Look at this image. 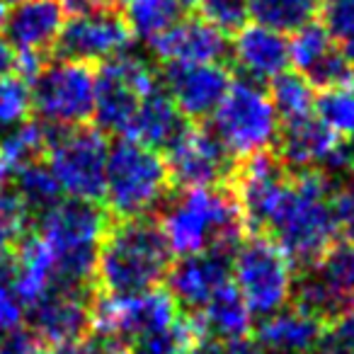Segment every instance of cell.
<instances>
[{
	"label": "cell",
	"mask_w": 354,
	"mask_h": 354,
	"mask_svg": "<svg viewBox=\"0 0 354 354\" xmlns=\"http://www.w3.org/2000/svg\"><path fill=\"white\" fill-rule=\"evenodd\" d=\"M158 226L170 252L180 257L207 250L233 257L245 233L236 194L223 185L187 187L172 199H165Z\"/></svg>",
	"instance_id": "1"
},
{
	"label": "cell",
	"mask_w": 354,
	"mask_h": 354,
	"mask_svg": "<svg viewBox=\"0 0 354 354\" xmlns=\"http://www.w3.org/2000/svg\"><path fill=\"white\" fill-rule=\"evenodd\" d=\"M160 226L143 218H124L107 228L97 250L95 279L104 294L129 296L156 289L172 265Z\"/></svg>",
	"instance_id": "2"
},
{
	"label": "cell",
	"mask_w": 354,
	"mask_h": 354,
	"mask_svg": "<svg viewBox=\"0 0 354 354\" xmlns=\"http://www.w3.org/2000/svg\"><path fill=\"white\" fill-rule=\"evenodd\" d=\"M330 175L325 172H296L286 199L272 223V241L291 260L294 267L318 265L335 245L333 214H330Z\"/></svg>",
	"instance_id": "3"
},
{
	"label": "cell",
	"mask_w": 354,
	"mask_h": 354,
	"mask_svg": "<svg viewBox=\"0 0 354 354\" xmlns=\"http://www.w3.org/2000/svg\"><path fill=\"white\" fill-rule=\"evenodd\" d=\"M107 228V214L97 202L59 199L41 214L37 233L54 255V286L85 289L95 279L97 250Z\"/></svg>",
	"instance_id": "4"
},
{
	"label": "cell",
	"mask_w": 354,
	"mask_h": 354,
	"mask_svg": "<svg viewBox=\"0 0 354 354\" xmlns=\"http://www.w3.org/2000/svg\"><path fill=\"white\" fill-rule=\"evenodd\" d=\"M170 192L165 158L153 148L122 136L107 153L104 194L117 218H143L162 207Z\"/></svg>",
	"instance_id": "5"
},
{
	"label": "cell",
	"mask_w": 354,
	"mask_h": 354,
	"mask_svg": "<svg viewBox=\"0 0 354 354\" xmlns=\"http://www.w3.org/2000/svg\"><path fill=\"white\" fill-rule=\"evenodd\" d=\"M231 284L252 315H272L294 299L296 267L272 238H243L231 257Z\"/></svg>",
	"instance_id": "6"
},
{
	"label": "cell",
	"mask_w": 354,
	"mask_h": 354,
	"mask_svg": "<svg viewBox=\"0 0 354 354\" xmlns=\"http://www.w3.org/2000/svg\"><path fill=\"white\" fill-rule=\"evenodd\" d=\"M281 119L262 85L252 80L231 83L212 114V131L231 158L267 153L277 143Z\"/></svg>",
	"instance_id": "7"
},
{
	"label": "cell",
	"mask_w": 354,
	"mask_h": 354,
	"mask_svg": "<svg viewBox=\"0 0 354 354\" xmlns=\"http://www.w3.org/2000/svg\"><path fill=\"white\" fill-rule=\"evenodd\" d=\"M46 165L54 172L61 194L80 202H100L107 175V138L95 127L51 129Z\"/></svg>",
	"instance_id": "8"
},
{
	"label": "cell",
	"mask_w": 354,
	"mask_h": 354,
	"mask_svg": "<svg viewBox=\"0 0 354 354\" xmlns=\"http://www.w3.org/2000/svg\"><path fill=\"white\" fill-rule=\"evenodd\" d=\"M95 71L90 64L56 59L44 61L30 78L32 112L49 129L83 127L95 107Z\"/></svg>",
	"instance_id": "9"
},
{
	"label": "cell",
	"mask_w": 354,
	"mask_h": 354,
	"mask_svg": "<svg viewBox=\"0 0 354 354\" xmlns=\"http://www.w3.org/2000/svg\"><path fill=\"white\" fill-rule=\"evenodd\" d=\"M95 80L93 122L102 133L127 136L138 102L158 88V71L138 51H122L104 61Z\"/></svg>",
	"instance_id": "10"
},
{
	"label": "cell",
	"mask_w": 354,
	"mask_h": 354,
	"mask_svg": "<svg viewBox=\"0 0 354 354\" xmlns=\"http://www.w3.org/2000/svg\"><path fill=\"white\" fill-rule=\"evenodd\" d=\"M180 320V306L167 291L148 289L141 294H102L93 301V328L100 339L133 347L146 337L165 333Z\"/></svg>",
	"instance_id": "11"
},
{
	"label": "cell",
	"mask_w": 354,
	"mask_h": 354,
	"mask_svg": "<svg viewBox=\"0 0 354 354\" xmlns=\"http://www.w3.org/2000/svg\"><path fill=\"white\" fill-rule=\"evenodd\" d=\"M131 44V30L112 3H100L80 12H71L56 41L59 59L80 64H104Z\"/></svg>",
	"instance_id": "12"
},
{
	"label": "cell",
	"mask_w": 354,
	"mask_h": 354,
	"mask_svg": "<svg viewBox=\"0 0 354 354\" xmlns=\"http://www.w3.org/2000/svg\"><path fill=\"white\" fill-rule=\"evenodd\" d=\"M64 22L66 8L61 0H25L6 12L3 37L17 54V71L25 78H32L46 61V54L56 49Z\"/></svg>",
	"instance_id": "13"
},
{
	"label": "cell",
	"mask_w": 354,
	"mask_h": 354,
	"mask_svg": "<svg viewBox=\"0 0 354 354\" xmlns=\"http://www.w3.org/2000/svg\"><path fill=\"white\" fill-rule=\"evenodd\" d=\"M291 177L279 158L270 153H257L245 158L236 172V202L243 223L252 233H270L277 214L289 192Z\"/></svg>",
	"instance_id": "14"
},
{
	"label": "cell",
	"mask_w": 354,
	"mask_h": 354,
	"mask_svg": "<svg viewBox=\"0 0 354 354\" xmlns=\"http://www.w3.org/2000/svg\"><path fill=\"white\" fill-rule=\"evenodd\" d=\"M165 151L170 185H177L183 189L223 185L233 170L231 153L221 146L212 129L187 124Z\"/></svg>",
	"instance_id": "15"
},
{
	"label": "cell",
	"mask_w": 354,
	"mask_h": 354,
	"mask_svg": "<svg viewBox=\"0 0 354 354\" xmlns=\"http://www.w3.org/2000/svg\"><path fill=\"white\" fill-rule=\"evenodd\" d=\"M279 162L296 172H325L333 175L352 165L344 138L335 136L315 114L284 122L277 136Z\"/></svg>",
	"instance_id": "16"
},
{
	"label": "cell",
	"mask_w": 354,
	"mask_h": 354,
	"mask_svg": "<svg viewBox=\"0 0 354 354\" xmlns=\"http://www.w3.org/2000/svg\"><path fill=\"white\" fill-rule=\"evenodd\" d=\"M25 310L30 330L46 347L80 342L93 328V301L85 289L51 286Z\"/></svg>",
	"instance_id": "17"
},
{
	"label": "cell",
	"mask_w": 354,
	"mask_h": 354,
	"mask_svg": "<svg viewBox=\"0 0 354 354\" xmlns=\"http://www.w3.org/2000/svg\"><path fill=\"white\" fill-rule=\"evenodd\" d=\"M231 73L221 64H165L162 85L185 119H207L231 88Z\"/></svg>",
	"instance_id": "18"
},
{
	"label": "cell",
	"mask_w": 354,
	"mask_h": 354,
	"mask_svg": "<svg viewBox=\"0 0 354 354\" xmlns=\"http://www.w3.org/2000/svg\"><path fill=\"white\" fill-rule=\"evenodd\" d=\"M291 35L294 37L289 39V61L296 73H301L313 88L320 90L347 85L352 66L347 56L337 49L325 25L313 20Z\"/></svg>",
	"instance_id": "19"
},
{
	"label": "cell",
	"mask_w": 354,
	"mask_h": 354,
	"mask_svg": "<svg viewBox=\"0 0 354 354\" xmlns=\"http://www.w3.org/2000/svg\"><path fill=\"white\" fill-rule=\"evenodd\" d=\"M167 294L183 308L199 310L231 284V255L216 250L185 255L165 274Z\"/></svg>",
	"instance_id": "20"
},
{
	"label": "cell",
	"mask_w": 354,
	"mask_h": 354,
	"mask_svg": "<svg viewBox=\"0 0 354 354\" xmlns=\"http://www.w3.org/2000/svg\"><path fill=\"white\" fill-rule=\"evenodd\" d=\"M228 54H231L233 66L243 75V80H252L257 85L272 83L277 75L286 73L291 66L286 35L270 30L260 22L243 25L236 32V39H233Z\"/></svg>",
	"instance_id": "21"
},
{
	"label": "cell",
	"mask_w": 354,
	"mask_h": 354,
	"mask_svg": "<svg viewBox=\"0 0 354 354\" xmlns=\"http://www.w3.org/2000/svg\"><path fill=\"white\" fill-rule=\"evenodd\" d=\"M151 49L162 64H221L228 54V39L204 17H180L151 41Z\"/></svg>",
	"instance_id": "22"
},
{
	"label": "cell",
	"mask_w": 354,
	"mask_h": 354,
	"mask_svg": "<svg viewBox=\"0 0 354 354\" xmlns=\"http://www.w3.org/2000/svg\"><path fill=\"white\" fill-rule=\"evenodd\" d=\"M325 320L299 308L265 315L255 328V344L270 354H323Z\"/></svg>",
	"instance_id": "23"
},
{
	"label": "cell",
	"mask_w": 354,
	"mask_h": 354,
	"mask_svg": "<svg viewBox=\"0 0 354 354\" xmlns=\"http://www.w3.org/2000/svg\"><path fill=\"white\" fill-rule=\"evenodd\" d=\"M8 279L25 308L54 286V255L39 233H25L8 257Z\"/></svg>",
	"instance_id": "24"
},
{
	"label": "cell",
	"mask_w": 354,
	"mask_h": 354,
	"mask_svg": "<svg viewBox=\"0 0 354 354\" xmlns=\"http://www.w3.org/2000/svg\"><path fill=\"white\" fill-rule=\"evenodd\" d=\"M252 318L255 315L250 313V308L245 306V301L241 299L233 284L223 286L194 315L199 333L204 337H212L216 342L226 344L228 349H236L248 342V337L252 335Z\"/></svg>",
	"instance_id": "25"
},
{
	"label": "cell",
	"mask_w": 354,
	"mask_h": 354,
	"mask_svg": "<svg viewBox=\"0 0 354 354\" xmlns=\"http://www.w3.org/2000/svg\"><path fill=\"white\" fill-rule=\"evenodd\" d=\"M185 127H187V122H185L183 112L167 97L165 90L156 88L138 102L127 138H133L153 151H160V148L170 146L183 133Z\"/></svg>",
	"instance_id": "26"
},
{
	"label": "cell",
	"mask_w": 354,
	"mask_h": 354,
	"mask_svg": "<svg viewBox=\"0 0 354 354\" xmlns=\"http://www.w3.org/2000/svg\"><path fill=\"white\" fill-rule=\"evenodd\" d=\"M12 192L22 202V207L27 209V214H37V216L49 212L64 197L51 167L46 165V160H39V158L27 160L15 167Z\"/></svg>",
	"instance_id": "27"
},
{
	"label": "cell",
	"mask_w": 354,
	"mask_h": 354,
	"mask_svg": "<svg viewBox=\"0 0 354 354\" xmlns=\"http://www.w3.org/2000/svg\"><path fill=\"white\" fill-rule=\"evenodd\" d=\"M183 10L180 0H122V17L131 37L148 44L170 30L183 17Z\"/></svg>",
	"instance_id": "28"
},
{
	"label": "cell",
	"mask_w": 354,
	"mask_h": 354,
	"mask_svg": "<svg viewBox=\"0 0 354 354\" xmlns=\"http://www.w3.org/2000/svg\"><path fill=\"white\" fill-rule=\"evenodd\" d=\"M248 8L255 22L289 35L315 20L323 0H248Z\"/></svg>",
	"instance_id": "29"
},
{
	"label": "cell",
	"mask_w": 354,
	"mask_h": 354,
	"mask_svg": "<svg viewBox=\"0 0 354 354\" xmlns=\"http://www.w3.org/2000/svg\"><path fill=\"white\" fill-rule=\"evenodd\" d=\"M318 277L325 281L333 299L337 301L339 313L354 306V243H339L328 250V255L313 265Z\"/></svg>",
	"instance_id": "30"
},
{
	"label": "cell",
	"mask_w": 354,
	"mask_h": 354,
	"mask_svg": "<svg viewBox=\"0 0 354 354\" xmlns=\"http://www.w3.org/2000/svg\"><path fill=\"white\" fill-rule=\"evenodd\" d=\"M270 100L281 122H294V119H304L313 114L315 88L301 73L286 71L272 80Z\"/></svg>",
	"instance_id": "31"
},
{
	"label": "cell",
	"mask_w": 354,
	"mask_h": 354,
	"mask_svg": "<svg viewBox=\"0 0 354 354\" xmlns=\"http://www.w3.org/2000/svg\"><path fill=\"white\" fill-rule=\"evenodd\" d=\"M315 117L339 138L354 136V93L347 85L328 88L315 95Z\"/></svg>",
	"instance_id": "32"
},
{
	"label": "cell",
	"mask_w": 354,
	"mask_h": 354,
	"mask_svg": "<svg viewBox=\"0 0 354 354\" xmlns=\"http://www.w3.org/2000/svg\"><path fill=\"white\" fill-rule=\"evenodd\" d=\"M51 129L41 122H22L17 127L3 131L0 138V151L6 153L12 160V165H22L27 160H35L46 151V141H49Z\"/></svg>",
	"instance_id": "33"
},
{
	"label": "cell",
	"mask_w": 354,
	"mask_h": 354,
	"mask_svg": "<svg viewBox=\"0 0 354 354\" xmlns=\"http://www.w3.org/2000/svg\"><path fill=\"white\" fill-rule=\"evenodd\" d=\"M32 112L30 80L25 75H0V131L27 122Z\"/></svg>",
	"instance_id": "34"
},
{
	"label": "cell",
	"mask_w": 354,
	"mask_h": 354,
	"mask_svg": "<svg viewBox=\"0 0 354 354\" xmlns=\"http://www.w3.org/2000/svg\"><path fill=\"white\" fill-rule=\"evenodd\" d=\"M199 335L202 333L197 328V320L180 315V320L172 328H167L165 333L141 339L129 349H131V354H185Z\"/></svg>",
	"instance_id": "35"
},
{
	"label": "cell",
	"mask_w": 354,
	"mask_h": 354,
	"mask_svg": "<svg viewBox=\"0 0 354 354\" xmlns=\"http://www.w3.org/2000/svg\"><path fill=\"white\" fill-rule=\"evenodd\" d=\"M323 25L335 39L337 49L354 61V0H323Z\"/></svg>",
	"instance_id": "36"
},
{
	"label": "cell",
	"mask_w": 354,
	"mask_h": 354,
	"mask_svg": "<svg viewBox=\"0 0 354 354\" xmlns=\"http://www.w3.org/2000/svg\"><path fill=\"white\" fill-rule=\"evenodd\" d=\"M27 209L15 197V192H0V265L10 257L12 248L27 233Z\"/></svg>",
	"instance_id": "37"
},
{
	"label": "cell",
	"mask_w": 354,
	"mask_h": 354,
	"mask_svg": "<svg viewBox=\"0 0 354 354\" xmlns=\"http://www.w3.org/2000/svg\"><path fill=\"white\" fill-rule=\"evenodd\" d=\"M199 10L204 20L221 30L223 35L238 32L243 25H248V17H250L248 0H202Z\"/></svg>",
	"instance_id": "38"
},
{
	"label": "cell",
	"mask_w": 354,
	"mask_h": 354,
	"mask_svg": "<svg viewBox=\"0 0 354 354\" xmlns=\"http://www.w3.org/2000/svg\"><path fill=\"white\" fill-rule=\"evenodd\" d=\"M328 202L337 236L344 238V243H354V180L333 185Z\"/></svg>",
	"instance_id": "39"
},
{
	"label": "cell",
	"mask_w": 354,
	"mask_h": 354,
	"mask_svg": "<svg viewBox=\"0 0 354 354\" xmlns=\"http://www.w3.org/2000/svg\"><path fill=\"white\" fill-rule=\"evenodd\" d=\"M323 354H354V306L335 315L325 328Z\"/></svg>",
	"instance_id": "40"
},
{
	"label": "cell",
	"mask_w": 354,
	"mask_h": 354,
	"mask_svg": "<svg viewBox=\"0 0 354 354\" xmlns=\"http://www.w3.org/2000/svg\"><path fill=\"white\" fill-rule=\"evenodd\" d=\"M25 318V304L17 299L12 291L10 279H8V260L0 265V337L10 330L20 328Z\"/></svg>",
	"instance_id": "41"
},
{
	"label": "cell",
	"mask_w": 354,
	"mask_h": 354,
	"mask_svg": "<svg viewBox=\"0 0 354 354\" xmlns=\"http://www.w3.org/2000/svg\"><path fill=\"white\" fill-rule=\"evenodd\" d=\"M0 354H49V349L30 328H15L0 337Z\"/></svg>",
	"instance_id": "42"
},
{
	"label": "cell",
	"mask_w": 354,
	"mask_h": 354,
	"mask_svg": "<svg viewBox=\"0 0 354 354\" xmlns=\"http://www.w3.org/2000/svg\"><path fill=\"white\" fill-rule=\"evenodd\" d=\"M185 354H231V349H228L226 344L216 342V339L199 335V337L194 339L192 344H189V349Z\"/></svg>",
	"instance_id": "43"
},
{
	"label": "cell",
	"mask_w": 354,
	"mask_h": 354,
	"mask_svg": "<svg viewBox=\"0 0 354 354\" xmlns=\"http://www.w3.org/2000/svg\"><path fill=\"white\" fill-rule=\"evenodd\" d=\"M15 68H17V54L6 41V37H0V75L12 73Z\"/></svg>",
	"instance_id": "44"
},
{
	"label": "cell",
	"mask_w": 354,
	"mask_h": 354,
	"mask_svg": "<svg viewBox=\"0 0 354 354\" xmlns=\"http://www.w3.org/2000/svg\"><path fill=\"white\" fill-rule=\"evenodd\" d=\"M12 175H15V165H12V160L6 153L0 151V192L8 189V185L12 183Z\"/></svg>",
	"instance_id": "45"
},
{
	"label": "cell",
	"mask_w": 354,
	"mask_h": 354,
	"mask_svg": "<svg viewBox=\"0 0 354 354\" xmlns=\"http://www.w3.org/2000/svg\"><path fill=\"white\" fill-rule=\"evenodd\" d=\"M54 354H95V342H73V344H64V347H54Z\"/></svg>",
	"instance_id": "46"
},
{
	"label": "cell",
	"mask_w": 354,
	"mask_h": 354,
	"mask_svg": "<svg viewBox=\"0 0 354 354\" xmlns=\"http://www.w3.org/2000/svg\"><path fill=\"white\" fill-rule=\"evenodd\" d=\"M95 354H131V349L117 342H107V339H97L95 342Z\"/></svg>",
	"instance_id": "47"
},
{
	"label": "cell",
	"mask_w": 354,
	"mask_h": 354,
	"mask_svg": "<svg viewBox=\"0 0 354 354\" xmlns=\"http://www.w3.org/2000/svg\"><path fill=\"white\" fill-rule=\"evenodd\" d=\"M231 354H270V352H265V349H260V347H257V344L245 342V344H241V347L231 349Z\"/></svg>",
	"instance_id": "48"
},
{
	"label": "cell",
	"mask_w": 354,
	"mask_h": 354,
	"mask_svg": "<svg viewBox=\"0 0 354 354\" xmlns=\"http://www.w3.org/2000/svg\"><path fill=\"white\" fill-rule=\"evenodd\" d=\"M199 3H202V0H180L183 8H199Z\"/></svg>",
	"instance_id": "49"
},
{
	"label": "cell",
	"mask_w": 354,
	"mask_h": 354,
	"mask_svg": "<svg viewBox=\"0 0 354 354\" xmlns=\"http://www.w3.org/2000/svg\"><path fill=\"white\" fill-rule=\"evenodd\" d=\"M20 3H25V0H0V6H3V8H12V6H20Z\"/></svg>",
	"instance_id": "50"
},
{
	"label": "cell",
	"mask_w": 354,
	"mask_h": 354,
	"mask_svg": "<svg viewBox=\"0 0 354 354\" xmlns=\"http://www.w3.org/2000/svg\"><path fill=\"white\" fill-rule=\"evenodd\" d=\"M347 88L354 93V68H352V73H349V80H347Z\"/></svg>",
	"instance_id": "51"
},
{
	"label": "cell",
	"mask_w": 354,
	"mask_h": 354,
	"mask_svg": "<svg viewBox=\"0 0 354 354\" xmlns=\"http://www.w3.org/2000/svg\"><path fill=\"white\" fill-rule=\"evenodd\" d=\"M3 20H6V8L0 6V30H3Z\"/></svg>",
	"instance_id": "52"
},
{
	"label": "cell",
	"mask_w": 354,
	"mask_h": 354,
	"mask_svg": "<svg viewBox=\"0 0 354 354\" xmlns=\"http://www.w3.org/2000/svg\"><path fill=\"white\" fill-rule=\"evenodd\" d=\"M349 167H352V170H354V156H352V165H349Z\"/></svg>",
	"instance_id": "53"
}]
</instances>
